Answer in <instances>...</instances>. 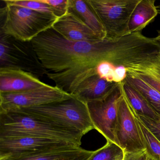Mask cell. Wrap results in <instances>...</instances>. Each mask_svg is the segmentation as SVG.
Masks as SVG:
<instances>
[{
  "label": "cell",
  "mask_w": 160,
  "mask_h": 160,
  "mask_svg": "<svg viewBox=\"0 0 160 160\" xmlns=\"http://www.w3.org/2000/svg\"><path fill=\"white\" fill-rule=\"evenodd\" d=\"M32 43L48 78L56 87L72 95L81 81L97 74L96 67L101 62L126 67L151 51L150 40L141 32L116 39L73 42L51 28Z\"/></svg>",
  "instance_id": "6da1fadb"
},
{
  "label": "cell",
  "mask_w": 160,
  "mask_h": 160,
  "mask_svg": "<svg viewBox=\"0 0 160 160\" xmlns=\"http://www.w3.org/2000/svg\"><path fill=\"white\" fill-rule=\"evenodd\" d=\"M79 130L18 111L0 112V138L32 136L72 142L80 147Z\"/></svg>",
  "instance_id": "7a4b0ae2"
},
{
  "label": "cell",
  "mask_w": 160,
  "mask_h": 160,
  "mask_svg": "<svg viewBox=\"0 0 160 160\" xmlns=\"http://www.w3.org/2000/svg\"><path fill=\"white\" fill-rule=\"evenodd\" d=\"M3 2L5 6L0 10V33L20 41L32 42L39 34L52 28L58 19L51 14Z\"/></svg>",
  "instance_id": "3957f363"
},
{
  "label": "cell",
  "mask_w": 160,
  "mask_h": 160,
  "mask_svg": "<svg viewBox=\"0 0 160 160\" xmlns=\"http://www.w3.org/2000/svg\"><path fill=\"white\" fill-rule=\"evenodd\" d=\"M13 111L23 112L74 128L84 135L94 129L87 104L74 96L59 102Z\"/></svg>",
  "instance_id": "277c9868"
},
{
  "label": "cell",
  "mask_w": 160,
  "mask_h": 160,
  "mask_svg": "<svg viewBox=\"0 0 160 160\" xmlns=\"http://www.w3.org/2000/svg\"><path fill=\"white\" fill-rule=\"evenodd\" d=\"M106 32V38L116 39L131 34V16L140 0H86Z\"/></svg>",
  "instance_id": "5b68a950"
},
{
  "label": "cell",
  "mask_w": 160,
  "mask_h": 160,
  "mask_svg": "<svg viewBox=\"0 0 160 160\" xmlns=\"http://www.w3.org/2000/svg\"><path fill=\"white\" fill-rule=\"evenodd\" d=\"M19 69L37 78L46 75L32 42L0 33V69Z\"/></svg>",
  "instance_id": "8992f818"
},
{
  "label": "cell",
  "mask_w": 160,
  "mask_h": 160,
  "mask_svg": "<svg viewBox=\"0 0 160 160\" xmlns=\"http://www.w3.org/2000/svg\"><path fill=\"white\" fill-rule=\"evenodd\" d=\"M73 95L47 84L20 92L0 93V112L42 105L70 99Z\"/></svg>",
  "instance_id": "52a82bcc"
},
{
  "label": "cell",
  "mask_w": 160,
  "mask_h": 160,
  "mask_svg": "<svg viewBox=\"0 0 160 160\" xmlns=\"http://www.w3.org/2000/svg\"><path fill=\"white\" fill-rule=\"evenodd\" d=\"M115 135L117 145L124 152L133 153L145 151L136 114L126 98L123 89L118 105Z\"/></svg>",
  "instance_id": "ba28073f"
},
{
  "label": "cell",
  "mask_w": 160,
  "mask_h": 160,
  "mask_svg": "<svg viewBox=\"0 0 160 160\" xmlns=\"http://www.w3.org/2000/svg\"><path fill=\"white\" fill-rule=\"evenodd\" d=\"M122 94L121 83L105 99L87 104L94 129L102 135L107 141L116 144L115 132L118 119V105Z\"/></svg>",
  "instance_id": "9c48e42d"
},
{
  "label": "cell",
  "mask_w": 160,
  "mask_h": 160,
  "mask_svg": "<svg viewBox=\"0 0 160 160\" xmlns=\"http://www.w3.org/2000/svg\"><path fill=\"white\" fill-rule=\"evenodd\" d=\"M72 147H80L64 140L35 137L0 138V160Z\"/></svg>",
  "instance_id": "30bf717a"
},
{
  "label": "cell",
  "mask_w": 160,
  "mask_h": 160,
  "mask_svg": "<svg viewBox=\"0 0 160 160\" xmlns=\"http://www.w3.org/2000/svg\"><path fill=\"white\" fill-rule=\"evenodd\" d=\"M52 28L62 37L70 41L92 42L102 40L69 10L65 15L56 21Z\"/></svg>",
  "instance_id": "8fae6325"
},
{
  "label": "cell",
  "mask_w": 160,
  "mask_h": 160,
  "mask_svg": "<svg viewBox=\"0 0 160 160\" xmlns=\"http://www.w3.org/2000/svg\"><path fill=\"white\" fill-rule=\"evenodd\" d=\"M46 85L37 77L22 70L0 69V93L26 91Z\"/></svg>",
  "instance_id": "7c38bea8"
},
{
  "label": "cell",
  "mask_w": 160,
  "mask_h": 160,
  "mask_svg": "<svg viewBox=\"0 0 160 160\" xmlns=\"http://www.w3.org/2000/svg\"><path fill=\"white\" fill-rule=\"evenodd\" d=\"M118 85V83L109 82L100 77L97 74H95L81 81L72 95L81 102L87 104L90 102L105 99Z\"/></svg>",
  "instance_id": "4fadbf2b"
},
{
  "label": "cell",
  "mask_w": 160,
  "mask_h": 160,
  "mask_svg": "<svg viewBox=\"0 0 160 160\" xmlns=\"http://www.w3.org/2000/svg\"><path fill=\"white\" fill-rule=\"evenodd\" d=\"M126 68L127 73L141 78L160 92V50Z\"/></svg>",
  "instance_id": "5bb4252c"
},
{
  "label": "cell",
  "mask_w": 160,
  "mask_h": 160,
  "mask_svg": "<svg viewBox=\"0 0 160 160\" xmlns=\"http://www.w3.org/2000/svg\"><path fill=\"white\" fill-rule=\"evenodd\" d=\"M93 152L80 147H72L0 160H88Z\"/></svg>",
  "instance_id": "9a60e30c"
},
{
  "label": "cell",
  "mask_w": 160,
  "mask_h": 160,
  "mask_svg": "<svg viewBox=\"0 0 160 160\" xmlns=\"http://www.w3.org/2000/svg\"><path fill=\"white\" fill-rule=\"evenodd\" d=\"M155 2V0H140L131 16L129 27L130 33L141 32L153 22L159 13Z\"/></svg>",
  "instance_id": "2e32d148"
},
{
  "label": "cell",
  "mask_w": 160,
  "mask_h": 160,
  "mask_svg": "<svg viewBox=\"0 0 160 160\" xmlns=\"http://www.w3.org/2000/svg\"><path fill=\"white\" fill-rule=\"evenodd\" d=\"M69 10L91 29L100 40L106 38L104 28L86 0H69Z\"/></svg>",
  "instance_id": "e0dca14e"
},
{
  "label": "cell",
  "mask_w": 160,
  "mask_h": 160,
  "mask_svg": "<svg viewBox=\"0 0 160 160\" xmlns=\"http://www.w3.org/2000/svg\"><path fill=\"white\" fill-rule=\"evenodd\" d=\"M123 81L140 92L155 113L160 116V92H159L143 79L128 73Z\"/></svg>",
  "instance_id": "ac0fdd59"
},
{
  "label": "cell",
  "mask_w": 160,
  "mask_h": 160,
  "mask_svg": "<svg viewBox=\"0 0 160 160\" xmlns=\"http://www.w3.org/2000/svg\"><path fill=\"white\" fill-rule=\"evenodd\" d=\"M123 92L137 114L155 119L158 115L152 109L146 99L137 90L124 81L122 82Z\"/></svg>",
  "instance_id": "d6986e66"
},
{
  "label": "cell",
  "mask_w": 160,
  "mask_h": 160,
  "mask_svg": "<svg viewBox=\"0 0 160 160\" xmlns=\"http://www.w3.org/2000/svg\"><path fill=\"white\" fill-rule=\"evenodd\" d=\"M138 121L145 151L148 156L154 160H160V142L139 120Z\"/></svg>",
  "instance_id": "ffe728a7"
},
{
  "label": "cell",
  "mask_w": 160,
  "mask_h": 160,
  "mask_svg": "<svg viewBox=\"0 0 160 160\" xmlns=\"http://www.w3.org/2000/svg\"><path fill=\"white\" fill-rule=\"evenodd\" d=\"M123 150L117 144L107 141L105 145L97 150L88 160H116L124 156Z\"/></svg>",
  "instance_id": "44dd1931"
},
{
  "label": "cell",
  "mask_w": 160,
  "mask_h": 160,
  "mask_svg": "<svg viewBox=\"0 0 160 160\" xmlns=\"http://www.w3.org/2000/svg\"><path fill=\"white\" fill-rule=\"evenodd\" d=\"M5 3L11 5L25 7L33 11L53 14L50 7L40 0L33 1H19V0H3ZM54 15V14H53Z\"/></svg>",
  "instance_id": "7402d4cb"
},
{
  "label": "cell",
  "mask_w": 160,
  "mask_h": 160,
  "mask_svg": "<svg viewBox=\"0 0 160 160\" xmlns=\"http://www.w3.org/2000/svg\"><path fill=\"white\" fill-rule=\"evenodd\" d=\"M50 7L53 14L59 18L69 11V0H40Z\"/></svg>",
  "instance_id": "603a6c76"
},
{
  "label": "cell",
  "mask_w": 160,
  "mask_h": 160,
  "mask_svg": "<svg viewBox=\"0 0 160 160\" xmlns=\"http://www.w3.org/2000/svg\"><path fill=\"white\" fill-rule=\"evenodd\" d=\"M136 114L138 119L160 142V116H158L156 119H152L136 113Z\"/></svg>",
  "instance_id": "cb8c5ba5"
},
{
  "label": "cell",
  "mask_w": 160,
  "mask_h": 160,
  "mask_svg": "<svg viewBox=\"0 0 160 160\" xmlns=\"http://www.w3.org/2000/svg\"><path fill=\"white\" fill-rule=\"evenodd\" d=\"M116 66L108 62H101L96 67L97 74L107 81L113 82V76Z\"/></svg>",
  "instance_id": "d4e9b609"
},
{
  "label": "cell",
  "mask_w": 160,
  "mask_h": 160,
  "mask_svg": "<svg viewBox=\"0 0 160 160\" xmlns=\"http://www.w3.org/2000/svg\"><path fill=\"white\" fill-rule=\"evenodd\" d=\"M127 75V68L124 66H116L113 76V82L121 83L125 80Z\"/></svg>",
  "instance_id": "484cf974"
},
{
  "label": "cell",
  "mask_w": 160,
  "mask_h": 160,
  "mask_svg": "<svg viewBox=\"0 0 160 160\" xmlns=\"http://www.w3.org/2000/svg\"><path fill=\"white\" fill-rule=\"evenodd\" d=\"M149 157L146 151L138 152H124L123 160H148Z\"/></svg>",
  "instance_id": "4316f807"
},
{
  "label": "cell",
  "mask_w": 160,
  "mask_h": 160,
  "mask_svg": "<svg viewBox=\"0 0 160 160\" xmlns=\"http://www.w3.org/2000/svg\"><path fill=\"white\" fill-rule=\"evenodd\" d=\"M154 40L160 44V30L158 31L157 36L154 38Z\"/></svg>",
  "instance_id": "83f0119b"
},
{
  "label": "cell",
  "mask_w": 160,
  "mask_h": 160,
  "mask_svg": "<svg viewBox=\"0 0 160 160\" xmlns=\"http://www.w3.org/2000/svg\"><path fill=\"white\" fill-rule=\"evenodd\" d=\"M157 9H158V12H159V13H160V3H159V5L157 6Z\"/></svg>",
  "instance_id": "f1b7e54d"
},
{
  "label": "cell",
  "mask_w": 160,
  "mask_h": 160,
  "mask_svg": "<svg viewBox=\"0 0 160 160\" xmlns=\"http://www.w3.org/2000/svg\"><path fill=\"white\" fill-rule=\"evenodd\" d=\"M148 160H153V159H151V158H149V157Z\"/></svg>",
  "instance_id": "f546056e"
}]
</instances>
